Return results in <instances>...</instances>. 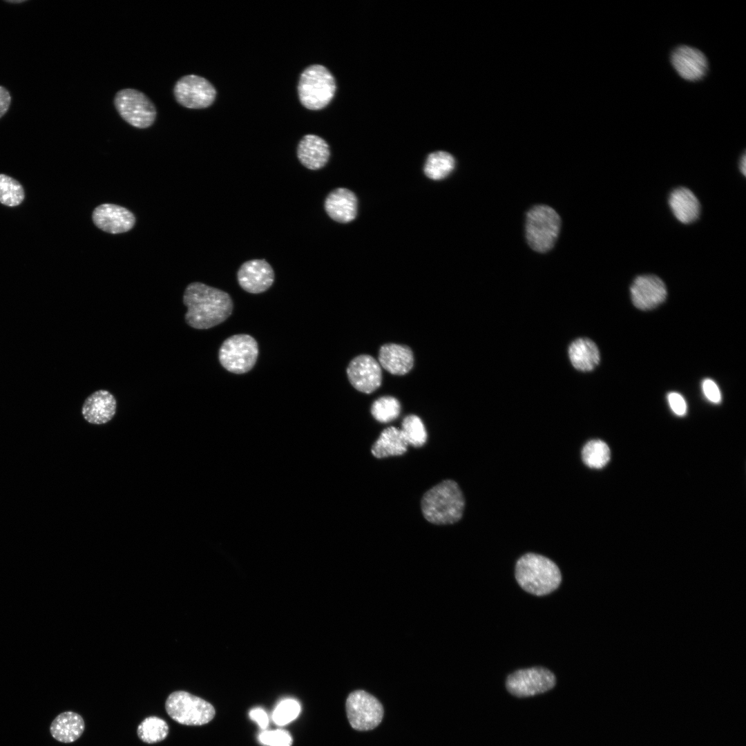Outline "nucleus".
<instances>
[{
  "instance_id": "nucleus-1",
  "label": "nucleus",
  "mask_w": 746,
  "mask_h": 746,
  "mask_svg": "<svg viewBox=\"0 0 746 746\" xmlns=\"http://www.w3.org/2000/svg\"><path fill=\"white\" fill-rule=\"evenodd\" d=\"M182 301L187 308L184 314L186 324L197 329H207L223 323L231 316L233 307L228 293L200 282L186 286Z\"/></svg>"
},
{
  "instance_id": "nucleus-2",
  "label": "nucleus",
  "mask_w": 746,
  "mask_h": 746,
  "mask_svg": "<svg viewBox=\"0 0 746 746\" xmlns=\"http://www.w3.org/2000/svg\"><path fill=\"white\" fill-rule=\"evenodd\" d=\"M465 500L459 485L445 480L423 496L421 510L425 519L434 524H451L461 519Z\"/></svg>"
},
{
  "instance_id": "nucleus-3",
  "label": "nucleus",
  "mask_w": 746,
  "mask_h": 746,
  "mask_svg": "<svg viewBox=\"0 0 746 746\" xmlns=\"http://www.w3.org/2000/svg\"><path fill=\"white\" fill-rule=\"evenodd\" d=\"M515 577L524 590L539 596L555 591L562 580L560 571L552 560L532 553L517 560Z\"/></svg>"
},
{
  "instance_id": "nucleus-4",
  "label": "nucleus",
  "mask_w": 746,
  "mask_h": 746,
  "mask_svg": "<svg viewBox=\"0 0 746 746\" xmlns=\"http://www.w3.org/2000/svg\"><path fill=\"white\" fill-rule=\"evenodd\" d=\"M336 82L332 73L322 65L315 64L301 73L298 85L300 103L309 110H320L332 99Z\"/></svg>"
},
{
  "instance_id": "nucleus-5",
  "label": "nucleus",
  "mask_w": 746,
  "mask_h": 746,
  "mask_svg": "<svg viewBox=\"0 0 746 746\" xmlns=\"http://www.w3.org/2000/svg\"><path fill=\"white\" fill-rule=\"evenodd\" d=\"M561 220L557 213L547 205H537L527 213L526 236L528 245L537 252L551 249L557 239Z\"/></svg>"
},
{
  "instance_id": "nucleus-6",
  "label": "nucleus",
  "mask_w": 746,
  "mask_h": 746,
  "mask_svg": "<svg viewBox=\"0 0 746 746\" xmlns=\"http://www.w3.org/2000/svg\"><path fill=\"white\" fill-rule=\"evenodd\" d=\"M165 709L173 720L189 726L205 725L216 714L210 702L184 691L171 693L166 700Z\"/></svg>"
},
{
  "instance_id": "nucleus-7",
  "label": "nucleus",
  "mask_w": 746,
  "mask_h": 746,
  "mask_svg": "<svg viewBox=\"0 0 746 746\" xmlns=\"http://www.w3.org/2000/svg\"><path fill=\"white\" fill-rule=\"evenodd\" d=\"M258 356L256 339L248 334H236L227 338L221 345L218 358L227 371L241 374L249 372Z\"/></svg>"
},
{
  "instance_id": "nucleus-8",
  "label": "nucleus",
  "mask_w": 746,
  "mask_h": 746,
  "mask_svg": "<svg viewBox=\"0 0 746 746\" xmlns=\"http://www.w3.org/2000/svg\"><path fill=\"white\" fill-rule=\"evenodd\" d=\"M114 104L122 119L135 128H146L155 122V107L140 90L134 88L119 90L115 96Z\"/></svg>"
},
{
  "instance_id": "nucleus-9",
  "label": "nucleus",
  "mask_w": 746,
  "mask_h": 746,
  "mask_svg": "<svg viewBox=\"0 0 746 746\" xmlns=\"http://www.w3.org/2000/svg\"><path fill=\"white\" fill-rule=\"evenodd\" d=\"M347 716L352 727L358 731H368L376 727L383 717V708L379 700L363 690L350 693L345 703Z\"/></svg>"
},
{
  "instance_id": "nucleus-10",
  "label": "nucleus",
  "mask_w": 746,
  "mask_h": 746,
  "mask_svg": "<svg viewBox=\"0 0 746 746\" xmlns=\"http://www.w3.org/2000/svg\"><path fill=\"white\" fill-rule=\"evenodd\" d=\"M555 683V676L551 671L543 667H532L517 670L510 674L506 686L512 695L523 698L549 691Z\"/></svg>"
},
{
  "instance_id": "nucleus-11",
  "label": "nucleus",
  "mask_w": 746,
  "mask_h": 746,
  "mask_svg": "<svg viewBox=\"0 0 746 746\" xmlns=\"http://www.w3.org/2000/svg\"><path fill=\"white\" fill-rule=\"evenodd\" d=\"M173 93L180 105L193 109L209 106L216 95L215 88L207 79L195 75L181 77L174 86Z\"/></svg>"
},
{
  "instance_id": "nucleus-12",
  "label": "nucleus",
  "mask_w": 746,
  "mask_h": 746,
  "mask_svg": "<svg viewBox=\"0 0 746 746\" xmlns=\"http://www.w3.org/2000/svg\"><path fill=\"white\" fill-rule=\"evenodd\" d=\"M348 379L357 390L370 394L381 384L382 372L379 363L372 356L361 354L353 358L347 368Z\"/></svg>"
},
{
  "instance_id": "nucleus-13",
  "label": "nucleus",
  "mask_w": 746,
  "mask_h": 746,
  "mask_svg": "<svg viewBox=\"0 0 746 746\" xmlns=\"http://www.w3.org/2000/svg\"><path fill=\"white\" fill-rule=\"evenodd\" d=\"M670 61L682 78L691 82L704 78L709 69L708 60L705 54L687 45L676 47L671 52Z\"/></svg>"
},
{
  "instance_id": "nucleus-14",
  "label": "nucleus",
  "mask_w": 746,
  "mask_h": 746,
  "mask_svg": "<svg viewBox=\"0 0 746 746\" xmlns=\"http://www.w3.org/2000/svg\"><path fill=\"white\" fill-rule=\"evenodd\" d=\"M630 291L634 306L641 310L656 308L665 300L667 295L664 283L655 275L636 277Z\"/></svg>"
},
{
  "instance_id": "nucleus-15",
  "label": "nucleus",
  "mask_w": 746,
  "mask_h": 746,
  "mask_svg": "<svg viewBox=\"0 0 746 746\" xmlns=\"http://www.w3.org/2000/svg\"><path fill=\"white\" fill-rule=\"evenodd\" d=\"M274 271L264 259H252L245 262L238 270L237 280L245 291L260 294L267 291L274 283Z\"/></svg>"
},
{
  "instance_id": "nucleus-16",
  "label": "nucleus",
  "mask_w": 746,
  "mask_h": 746,
  "mask_svg": "<svg viewBox=\"0 0 746 746\" xmlns=\"http://www.w3.org/2000/svg\"><path fill=\"white\" fill-rule=\"evenodd\" d=\"M92 218L96 227L112 234L128 231L135 223V217L131 211L109 203L97 206L93 211Z\"/></svg>"
},
{
  "instance_id": "nucleus-17",
  "label": "nucleus",
  "mask_w": 746,
  "mask_h": 746,
  "mask_svg": "<svg viewBox=\"0 0 746 746\" xmlns=\"http://www.w3.org/2000/svg\"><path fill=\"white\" fill-rule=\"evenodd\" d=\"M117 401L108 391L99 390L93 392L84 401L82 414L89 423L102 425L109 422L116 413Z\"/></svg>"
},
{
  "instance_id": "nucleus-18",
  "label": "nucleus",
  "mask_w": 746,
  "mask_h": 746,
  "mask_svg": "<svg viewBox=\"0 0 746 746\" xmlns=\"http://www.w3.org/2000/svg\"><path fill=\"white\" fill-rule=\"evenodd\" d=\"M324 207L332 220L341 223H347L356 216L357 198L350 190L337 188L326 197Z\"/></svg>"
},
{
  "instance_id": "nucleus-19",
  "label": "nucleus",
  "mask_w": 746,
  "mask_h": 746,
  "mask_svg": "<svg viewBox=\"0 0 746 746\" xmlns=\"http://www.w3.org/2000/svg\"><path fill=\"white\" fill-rule=\"evenodd\" d=\"M330 155L328 144L321 137L307 134L299 142L297 157L307 169L318 170L327 163Z\"/></svg>"
},
{
  "instance_id": "nucleus-20",
  "label": "nucleus",
  "mask_w": 746,
  "mask_h": 746,
  "mask_svg": "<svg viewBox=\"0 0 746 746\" xmlns=\"http://www.w3.org/2000/svg\"><path fill=\"white\" fill-rule=\"evenodd\" d=\"M379 363L392 374L404 375L413 367V353L406 345L387 343L382 345L379 350Z\"/></svg>"
},
{
  "instance_id": "nucleus-21",
  "label": "nucleus",
  "mask_w": 746,
  "mask_h": 746,
  "mask_svg": "<svg viewBox=\"0 0 746 746\" xmlns=\"http://www.w3.org/2000/svg\"><path fill=\"white\" fill-rule=\"evenodd\" d=\"M669 204L676 218L683 224L694 222L700 215V202L694 193L687 188L674 189L669 195Z\"/></svg>"
},
{
  "instance_id": "nucleus-22",
  "label": "nucleus",
  "mask_w": 746,
  "mask_h": 746,
  "mask_svg": "<svg viewBox=\"0 0 746 746\" xmlns=\"http://www.w3.org/2000/svg\"><path fill=\"white\" fill-rule=\"evenodd\" d=\"M568 354L573 367L580 372L593 370L600 361L597 345L589 338H578L571 343Z\"/></svg>"
},
{
  "instance_id": "nucleus-23",
  "label": "nucleus",
  "mask_w": 746,
  "mask_h": 746,
  "mask_svg": "<svg viewBox=\"0 0 746 746\" xmlns=\"http://www.w3.org/2000/svg\"><path fill=\"white\" fill-rule=\"evenodd\" d=\"M85 724L83 718L73 711H64L52 721L50 732L59 742L70 743L77 740L83 734Z\"/></svg>"
},
{
  "instance_id": "nucleus-24",
  "label": "nucleus",
  "mask_w": 746,
  "mask_h": 746,
  "mask_svg": "<svg viewBox=\"0 0 746 746\" xmlns=\"http://www.w3.org/2000/svg\"><path fill=\"white\" fill-rule=\"evenodd\" d=\"M408 443L401 430L391 426L385 428L372 447L376 458L399 456L407 450Z\"/></svg>"
},
{
  "instance_id": "nucleus-25",
  "label": "nucleus",
  "mask_w": 746,
  "mask_h": 746,
  "mask_svg": "<svg viewBox=\"0 0 746 746\" xmlns=\"http://www.w3.org/2000/svg\"><path fill=\"white\" fill-rule=\"evenodd\" d=\"M455 160L448 152L438 151L430 153L425 161L423 171L433 180L446 178L455 169Z\"/></svg>"
},
{
  "instance_id": "nucleus-26",
  "label": "nucleus",
  "mask_w": 746,
  "mask_h": 746,
  "mask_svg": "<svg viewBox=\"0 0 746 746\" xmlns=\"http://www.w3.org/2000/svg\"><path fill=\"white\" fill-rule=\"evenodd\" d=\"M169 730V725L164 720L157 716H149L138 725L137 734L144 743L153 744L164 740Z\"/></svg>"
},
{
  "instance_id": "nucleus-27",
  "label": "nucleus",
  "mask_w": 746,
  "mask_h": 746,
  "mask_svg": "<svg viewBox=\"0 0 746 746\" xmlns=\"http://www.w3.org/2000/svg\"><path fill=\"white\" fill-rule=\"evenodd\" d=\"M610 458V449L608 445L602 440H591L582 448V461L586 466L591 468H602L608 463Z\"/></svg>"
},
{
  "instance_id": "nucleus-28",
  "label": "nucleus",
  "mask_w": 746,
  "mask_h": 746,
  "mask_svg": "<svg viewBox=\"0 0 746 746\" xmlns=\"http://www.w3.org/2000/svg\"><path fill=\"white\" fill-rule=\"evenodd\" d=\"M403 434L408 445L421 447L426 441L427 433L421 419L414 414L405 417L401 423Z\"/></svg>"
},
{
  "instance_id": "nucleus-29",
  "label": "nucleus",
  "mask_w": 746,
  "mask_h": 746,
  "mask_svg": "<svg viewBox=\"0 0 746 746\" xmlns=\"http://www.w3.org/2000/svg\"><path fill=\"white\" fill-rule=\"evenodd\" d=\"M25 197L21 184L12 178L0 174V203L8 207L20 204Z\"/></svg>"
},
{
  "instance_id": "nucleus-30",
  "label": "nucleus",
  "mask_w": 746,
  "mask_h": 746,
  "mask_svg": "<svg viewBox=\"0 0 746 746\" xmlns=\"http://www.w3.org/2000/svg\"><path fill=\"white\" fill-rule=\"evenodd\" d=\"M401 411L399 401L394 397L385 396L376 399L371 407V413L376 420L388 423L396 419Z\"/></svg>"
},
{
  "instance_id": "nucleus-31",
  "label": "nucleus",
  "mask_w": 746,
  "mask_h": 746,
  "mask_svg": "<svg viewBox=\"0 0 746 746\" xmlns=\"http://www.w3.org/2000/svg\"><path fill=\"white\" fill-rule=\"evenodd\" d=\"M300 711L299 703L294 699H285L275 708L272 719L278 725H285L297 718Z\"/></svg>"
},
{
  "instance_id": "nucleus-32",
  "label": "nucleus",
  "mask_w": 746,
  "mask_h": 746,
  "mask_svg": "<svg viewBox=\"0 0 746 746\" xmlns=\"http://www.w3.org/2000/svg\"><path fill=\"white\" fill-rule=\"evenodd\" d=\"M260 742L267 746H291L293 739L286 730L264 731L259 734Z\"/></svg>"
},
{
  "instance_id": "nucleus-33",
  "label": "nucleus",
  "mask_w": 746,
  "mask_h": 746,
  "mask_svg": "<svg viewBox=\"0 0 746 746\" xmlns=\"http://www.w3.org/2000/svg\"><path fill=\"white\" fill-rule=\"evenodd\" d=\"M702 391L706 398L711 403H718L721 401V394L716 383L711 379H707L702 382Z\"/></svg>"
},
{
  "instance_id": "nucleus-34",
  "label": "nucleus",
  "mask_w": 746,
  "mask_h": 746,
  "mask_svg": "<svg viewBox=\"0 0 746 746\" xmlns=\"http://www.w3.org/2000/svg\"><path fill=\"white\" fill-rule=\"evenodd\" d=\"M667 399L670 408L676 414L683 416L686 413L687 403L680 394L671 392L668 394Z\"/></svg>"
},
{
  "instance_id": "nucleus-35",
  "label": "nucleus",
  "mask_w": 746,
  "mask_h": 746,
  "mask_svg": "<svg viewBox=\"0 0 746 746\" xmlns=\"http://www.w3.org/2000/svg\"><path fill=\"white\" fill-rule=\"evenodd\" d=\"M249 717L254 720L259 727L265 729L269 724V718L264 709L260 707L252 709L249 713Z\"/></svg>"
},
{
  "instance_id": "nucleus-36",
  "label": "nucleus",
  "mask_w": 746,
  "mask_h": 746,
  "mask_svg": "<svg viewBox=\"0 0 746 746\" xmlns=\"http://www.w3.org/2000/svg\"><path fill=\"white\" fill-rule=\"evenodd\" d=\"M11 102V96L9 91L3 86H0V118L8 111Z\"/></svg>"
},
{
  "instance_id": "nucleus-37",
  "label": "nucleus",
  "mask_w": 746,
  "mask_h": 746,
  "mask_svg": "<svg viewBox=\"0 0 746 746\" xmlns=\"http://www.w3.org/2000/svg\"><path fill=\"white\" fill-rule=\"evenodd\" d=\"M740 171H741V173H743V174L744 175H745V171H746V157H745V153H744V154H743V155H742V157H740Z\"/></svg>"
},
{
  "instance_id": "nucleus-38",
  "label": "nucleus",
  "mask_w": 746,
  "mask_h": 746,
  "mask_svg": "<svg viewBox=\"0 0 746 746\" xmlns=\"http://www.w3.org/2000/svg\"><path fill=\"white\" fill-rule=\"evenodd\" d=\"M25 1H7V2L12 3H23V2H25Z\"/></svg>"
}]
</instances>
